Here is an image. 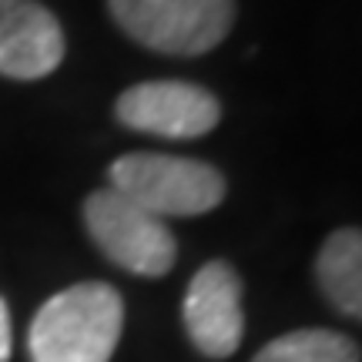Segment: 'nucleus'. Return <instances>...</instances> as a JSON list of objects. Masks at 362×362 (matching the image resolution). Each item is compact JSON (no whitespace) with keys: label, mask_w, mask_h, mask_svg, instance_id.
I'll use <instances>...</instances> for the list:
<instances>
[{"label":"nucleus","mask_w":362,"mask_h":362,"mask_svg":"<svg viewBox=\"0 0 362 362\" xmlns=\"http://www.w3.org/2000/svg\"><path fill=\"white\" fill-rule=\"evenodd\" d=\"M124 329V302L115 285L81 282L51 296L30 322L34 362H111Z\"/></svg>","instance_id":"obj_1"},{"label":"nucleus","mask_w":362,"mask_h":362,"mask_svg":"<svg viewBox=\"0 0 362 362\" xmlns=\"http://www.w3.org/2000/svg\"><path fill=\"white\" fill-rule=\"evenodd\" d=\"M111 188L128 194L134 205L148 208L158 218H192L221 205L225 178L208 161L178 155L134 151L117 158L111 171Z\"/></svg>","instance_id":"obj_2"},{"label":"nucleus","mask_w":362,"mask_h":362,"mask_svg":"<svg viewBox=\"0 0 362 362\" xmlns=\"http://www.w3.org/2000/svg\"><path fill=\"white\" fill-rule=\"evenodd\" d=\"M107 7L131 40L171 57L215 51L235 24V0H107Z\"/></svg>","instance_id":"obj_3"},{"label":"nucleus","mask_w":362,"mask_h":362,"mask_svg":"<svg viewBox=\"0 0 362 362\" xmlns=\"http://www.w3.org/2000/svg\"><path fill=\"white\" fill-rule=\"evenodd\" d=\"M84 225H88L94 245L115 265L128 269L131 275L158 279L175 265L178 242L165 225V218L134 205L128 194L115 192V188H101V192L88 194Z\"/></svg>","instance_id":"obj_4"},{"label":"nucleus","mask_w":362,"mask_h":362,"mask_svg":"<svg viewBox=\"0 0 362 362\" xmlns=\"http://www.w3.org/2000/svg\"><path fill=\"white\" fill-rule=\"evenodd\" d=\"M115 115L131 131L192 141L218 124L221 104L211 90L188 81H144L117 98Z\"/></svg>","instance_id":"obj_5"},{"label":"nucleus","mask_w":362,"mask_h":362,"mask_svg":"<svg viewBox=\"0 0 362 362\" xmlns=\"http://www.w3.org/2000/svg\"><path fill=\"white\" fill-rule=\"evenodd\" d=\"M185 329L192 346L208 359H228L245 336L242 279L228 262H208L194 272L185 292Z\"/></svg>","instance_id":"obj_6"},{"label":"nucleus","mask_w":362,"mask_h":362,"mask_svg":"<svg viewBox=\"0 0 362 362\" xmlns=\"http://www.w3.org/2000/svg\"><path fill=\"white\" fill-rule=\"evenodd\" d=\"M64 30L40 0H0V74L40 81L64 61Z\"/></svg>","instance_id":"obj_7"},{"label":"nucleus","mask_w":362,"mask_h":362,"mask_svg":"<svg viewBox=\"0 0 362 362\" xmlns=\"http://www.w3.org/2000/svg\"><path fill=\"white\" fill-rule=\"evenodd\" d=\"M315 279L342 315L362 319V228H339L325 238L315 259Z\"/></svg>","instance_id":"obj_8"},{"label":"nucleus","mask_w":362,"mask_h":362,"mask_svg":"<svg viewBox=\"0 0 362 362\" xmlns=\"http://www.w3.org/2000/svg\"><path fill=\"white\" fill-rule=\"evenodd\" d=\"M362 352L349 336L332 329H298L272 339L252 362H359Z\"/></svg>","instance_id":"obj_9"},{"label":"nucleus","mask_w":362,"mask_h":362,"mask_svg":"<svg viewBox=\"0 0 362 362\" xmlns=\"http://www.w3.org/2000/svg\"><path fill=\"white\" fill-rule=\"evenodd\" d=\"M11 359V309L0 296V362Z\"/></svg>","instance_id":"obj_10"}]
</instances>
